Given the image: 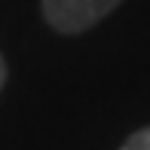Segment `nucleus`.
<instances>
[{
    "label": "nucleus",
    "instance_id": "obj_1",
    "mask_svg": "<svg viewBox=\"0 0 150 150\" xmlns=\"http://www.w3.org/2000/svg\"><path fill=\"white\" fill-rule=\"evenodd\" d=\"M120 3L122 0H43V18L58 34H83Z\"/></svg>",
    "mask_w": 150,
    "mask_h": 150
},
{
    "label": "nucleus",
    "instance_id": "obj_2",
    "mask_svg": "<svg viewBox=\"0 0 150 150\" xmlns=\"http://www.w3.org/2000/svg\"><path fill=\"white\" fill-rule=\"evenodd\" d=\"M120 150H150V126L138 129V132H132L126 141H122Z\"/></svg>",
    "mask_w": 150,
    "mask_h": 150
},
{
    "label": "nucleus",
    "instance_id": "obj_3",
    "mask_svg": "<svg viewBox=\"0 0 150 150\" xmlns=\"http://www.w3.org/2000/svg\"><path fill=\"white\" fill-rule=\"evenodd\" d=\"M3 83H6V61L0 55V89H3Z\"/></svg>",
    "mask_w": 150,
    "mask_h": 150
}]
</instances>
